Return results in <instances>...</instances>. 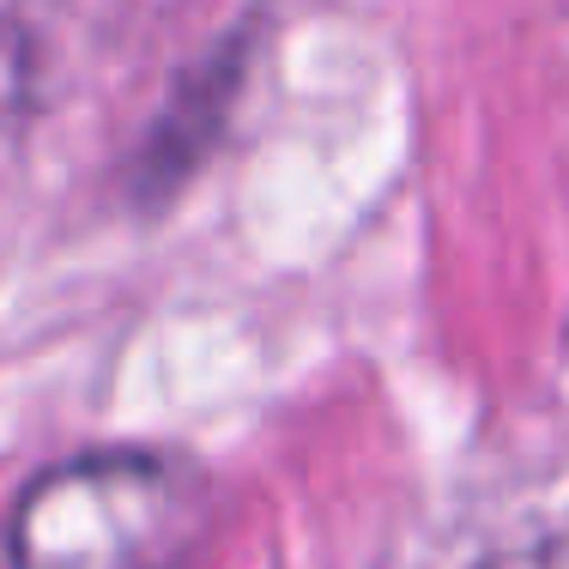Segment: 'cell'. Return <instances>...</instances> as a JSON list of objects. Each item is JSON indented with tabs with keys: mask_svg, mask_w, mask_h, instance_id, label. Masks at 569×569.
I'll list each match as a JSON object with an SVG mask.
<instances>
[{
	"mask_svg": "<svg viewBox=\"0 0 569 569\" xmlns=\"http://www.w3.org/2000/svg\"><path fill=\"white\" fill-rule=\"evenodd\" d=\"M19 98H24V49H19V37L7 31V19H0V121L12 116Z\"/></svg>",
	"mask_w": 569,
	"mask_h": 569,
	"instance_id": "obj_3",
	"label": "cell"
},
{
	"mask_svg": "<svg viewBox=\"0 0 569 569\" xmlns=\"http://www.w3.org/2000/svg\"><path fill=\"white\" fill-rule=\"evenodd\" d=\"M212 533V491L188 460L98 449L37 472L12 509V569H188Z\"/></svg>",
	"mask_w": 569,
	"mask_h": 569,
	"instance_id": "obj_1",
	"label": "cell"
},
{
	"mask_svg": "<svg viewBox=\"0 0 569 569\" xmlns=\"http://www.w3.org/2000/svg\"><path fill=\"white\" fill-rule=\"evenodd\" d=\"M485 569H569V533L533 539V546H515L503 558H491Z\"/></svg>",
	"mask_w": 569,
	"mask_h": 569,
	"instance_id": "obj_2",
	"label": "cell"
}]
</instances>
